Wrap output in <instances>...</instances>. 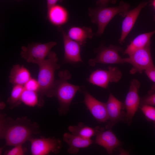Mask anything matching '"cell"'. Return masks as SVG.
<instances>
[{
	"label": "cell",
	"mask_w": 155,
	"mask_h": 155,
	"mask_svg": "<svg viewBox=\"0 0 155 155\" xmlns=\"http://www.w3.org/2000/svg\"><path fill=\"white\" fill-rule=\"evenodd\" d=\"M152 5L155 10V0H153Z\"/></svg>",
	"instance_id": "cell-31"
},
{
	"label": "cell",
	"mask_w": 155,
	"mask_h": 155,
	"mask_svg": "<svg viewBox=\"0 0 155 155\" xmlns=\"http://www.w3.org/2000/svg\"><path fill=\"white\" fill-rule=\"evenodd\" d=\"M147 120L155 123V107L149 105H144L139 107Z\"/></svg>",
	"instance_id": "cell-24"
},
{
	"label": "cell",
	"mask_w": 155,
	"mask_h": 155,
	"mask_svg": "<svg viewBox=\"0 0 155 155\" xmlns=\"http://www.w3.org/2000/svg\"><path fill=\"white\" fill-rule=\"evenodd\" d=\"M78 91L84 94V103L94 119L99 123L108 121V117L106 103L94 98L84 87L81 86Z\"/></svg>",
	"instance_id": "cell-11"
},
{
	"label": "cell",
	"mask_w": 155,
	"mask_h": 155,
	"mask_svg": "<svg viewBox=\"0 0 155 155\" xmlns=\"http://www.w3.org/2000/svg\"><path fill=\"white\" fill-rule=\"evenodd\" d=\"M122 76L121 71L117 67L109 66L107 70H95L87 78V80L93 85L106 89L109 83L118 82Z\"/></svg>",
	"instance_id": "cell-8"
},
{
	"label": "cell",
	"mask_w": 155,
	"mask_h": 155,
	"mask_svg": "<svg viewBox=\"0 0 155 155\" xmlns=\"http://www.w3.org/2000/svg\"><path fill=\"white\" fill-rule=\"evenodd\" d=\"M106 105L108 117V121L105 125L106 129H112L116 124L120 121L127 123L124 103L110 93Z\"/></svg>",
	"instance_id": "cell-10"
},
{
	"label": "cell",
	"mask_w": 155,
	"mask_h": 155,
	"mask_svg": "<svg viewBox=\"0 0 155 155\" xmlns=\"http://www.w3.org/2000/svg\"><path fill=\"white\" fill-rule=\"evenodd\" d=\"M129 7V4L121 1L117 6L89 8L88 15L92 22L98 26V30L94 33V35L101 36L107 25L115 16L118 15L124 18Z\"/></svg>",
	"instance_id": "cell-4"
},
{
	"label": "cell",
	"mask_w": 155,
	"mask_h": 155,
	"mask_svg": "<svg viewBox=\"0 0 155 155\" xmlns=\"http://www.w3.org/2000/svg\"><path fill=\"white\" fill-rule=\"evenodd\" d=\"M30 142V150L33 155H46L51 153H58L62 146L59 139L54 137L33 138L28 140Z\"/></svg>",
	"instance_id": "cell-9"
},
{
	"label": "cell",
	"mask_w": 155,
	"mask_h": 155,
	"mask_svg": "<svg viewBox=\"0 0 155 155\" xmlns=\"http://www.w3.org/2000/svg\"><path fill=\"white\" fill-rule=\"evenodd\" d=\"M63 0H47V10L52 7L56 5L58 2H61Z\"/></svg>",
	"instance_id": "cell-30"
},
{
	"label": "cell",
	"mask_w": 155,
	"mask_h": 155,
	"mask_svg": "<svg viewBox=\"0 0 155 155\" xmlns=\"http://www.w3.org/2000/svg\"><path fill=\"white\" fill-rule=\"evenodd\" d=\"M47 56V59L37 64L39 67L37 81L39 86L38 93L40 106L44 104V96H46L53 88L55 82V72L60 67L57 63L58 58L55 52L51 51Z\"/></svg>",
	"instance_id": "cell-3"
},
{
	"label": "cell",
	"mask_w": 155,
	"mask_h": 155,
	"mask_svg": "<svg viewBox=\"0 0 155 155\" xmlns=\"http://www.w3.org/2000/svg\"><path fill=\"white\" fill-rule=\"evenodd\" d=\"M0 126V138L7 146L23 145L33 134L40 132L38 124L25 117L13 119L1 115Z\"/></svg>",
	"instance_id": "cell-1"
},
{
	"label": "cell",
	"mask_w": 155,
	"mask_h": 155,
	"mask_svg": "<svg viewBox=\"0 0 155 155\" xmlns=\"http://www.w3.org/2000/svg\"><path fill=\"white\" fill-rule=\"evenodd\" d=\"M57 44L55 41L44 43L33 42L29 44L27 46L22 47L20 55L27 62L37 64L45 59L51 49Z\"/></svg>",
	"instance_id": "cell-6"
},
{
	"label": "cell",
	"mask_w": 155,
	"mask_h": 155,
	"mask_svg": "<svg viewBox=\"0 0 155 155\" xmlns=\"http://www.w3.org/2000/svg\"><path fill=\"white\" fill-rule=\"evenodd\" d=\"M67 34L80 45H84L87 39L92 38L94 35L91 28L85 27H72L69 29Z\"/></svg>",
	"instance_id": "cell-20"
},
{
	"label": "cell",
	"mask_w": 155,
	"mask_h": 155,
	"mask_svg": "<svg viewBox=\"0 0 155 155\" xmlns=\"http://www.w3.org/2000/svg\"><path fill=\"white\" fill-rule=\"evenodd\" d=\"M116 1V0H98L96 2V5L98 7H106L109 3H114Z\"/></svg>",
	"instance_id": "cell-29"
},
{
	"label": "cell",
	"mask_w": 155,
	"mask_h": 155,
	"mask_svg": "<svg viewBox=\"0 0 155 155\" xmlns=\"http://www.w3.org/2000/svg\"><path fill=\"white\" fill-rule=\"evenodd\" d=\"M140 83L137 80L133 79L130 83L129 90L124 104L126 110L127 123L130 125L133 118L139 107L140 99L138 90Z\"/></svg>",
	"instance_id": "cell-12"
},
{
	"label": "cell",
	"mask_w": 155,
	"mask_h": 155,
	"mask_svg": "<svg viewBox=\"0 0 155 155\" xmlns=\"http://www.w3.org/2000/svg\"><path fill=\"white\" fill-rule=\"evenodd\" d=\"M126 58V63L132 66L130 71L131 74L143 71L155 66L151 52L150 44L134 52Z\"/></svg>",
	"instance_id": "cell-7"
},
{
	"label": "cell",
	"mask_w": 155,
	"mask_h": 155,
	"mask_svg": "<svg viewBox=\"0 0 155 155\" xmlns=\"http://www.w3.org/2000/svg\"><path fill=\"white\" fill-rule=\"evenodd\" d=\"M154 127H155V123H154Z\"/></svg>",
	"instance_id": "cell-33"
},
{
	"label": "cell",
	"mask_w": 155,
	"mask_h": 155,
	"mask_svg": "<svg viewBox=\"0 0 155 155\" xmlns=\"http://www.w3.org/2000/svg\"><path fill=\"white\" fill-rule=\"evenodd\" d=\"M144 105L155 106V92L148 93L140 98L139 107Z\"/></svg>",
	"instance_id": "cell-25"
},
{
	"label": "cell",
	"mask_w": 155,
	"mask_h": 155,
	"mask_svg": "<svg viewBox=\"0 0 155 155\" xmlns=\"http://www.w3.org/2000/svg\"><path fill=\"white\" fill-rule=\"evenodd\" d=\"M22 102L30 107H34L39 105V98L37 92L24 89L21 97Z\"/></svg>",
	"instance_id": "cell-23"
},
{
	"label": "cell",
	"mask_w": 155,
	"mask_h": 155,
	"mask_svg": "<svg viewBox=\"0 0 155 155\" xmlns=\"http://www.w3.org/2000/svg\"><path fill=\"white\" fill-rule=\"evenodd\" d=\"M95 143L104 148L107 153L112 154L114 150L122 144V142L113 132L111 129L105 130L102 127L96 135Z\"/></svg>",
	"instance_id": "cell-14"
},
{
	"label": "cell",
	"mask_w": 155,
	"mask_h": 155,
	"mask_svg": "<svg viewBox=\"0 0 155 155\" xmlns=\"http://www.w3.org/2000/svg\"><path fill=\"white\" fill-rule=\"evenodd\" d=\"M154 21H155V16H154Z\"/></svg>",
	"instance_id": "cell-32"
},
{
	"label": "cell",
	"mask_w": 155,
	"mask_h": 155,
	"mask_svg": "<svg viewBox=\"0 0 155 155\" xmlns=\"http://www.w3.org/2000/svg\"><path fill=\"white\" fill-rule=\"evenodd\" d=\"M58 31L62 34L64 44V63H75L83 62L80 56V45L71 39L60 26L58 28Z\"/></svg>",
	"instance_id": "cell-13"
},
{
	"label": "cell",
	"mask_w": 155,
	"mask_h": 155,
	"mask_svg": "<svg viewBox=\"0 0 155 155\" xmlns=\"http://www.w3.org/2000/svg\"><path fill=\"white\" fill-rule=\"evenodd\" d=\"M25 89L38 92L39 86L37 80L31 78L24 85Z\"/></svg>",
	"instance_id": "cell-28"
},
{
	"label": "cell",
	"mask_w": 155,
	"mask_h": 155,
	"mask_svg": "<svg viewBox=\"0 0 155 155\" xmlns=\"http://www.w3.org/2000/svg\"><path fill=\"white\" fill-rule=\"evenodd\" d=\"M101 128L99 126L92 127L85 125L83 123L79 122L78 125L69 126L68 129L73 135L85 139H91L96 135Z\"/></svg>",
	"instance_id": "cell-21"
},
{
	"label": "cell",
	"mask_w": 155,
	"mask_h": 155,
	"mask_svg": "<svg viewBox=\"0 0 155 155\" xmlns=\"http://www.w3.org/2000/svg\"><path fill=\"white\" fill-rule=\"evenodd\" d=\"M63 140L69 146L67 152L73 154H77L80 149L88 147L94 142L91 139L84 138L68 133H64Z\"/></svg>",
	"instance_id": "cell-16"
},
{
	"label": "cell",
	"mask_w": 155,
	"mask_h": 155,
	"mask_svg": "<svg viewBox=\"0 0 155 155\" xmlns=\"http://www.w3.org/2000/svg\"><path fill=\"white\" fill-rule=\"evenodd\" d=\"M155 34V30L139 35L132 40L124 51V55H129L134 52L150 44L151 38Z\"/></svg>",
	"instance_id": "cell-18"
},
{
	"label": "cell",
	"mask_w": 155,
	"mask_h": 155,
	"mask_svg": "<svg viewBox=\"0 0 155 155\" xmlns=\"http://www.w3.org/2000/svg\"><path fill=\"white\" fill-rule=\"evenodd\" d=\"M47 17L52 24L59 26L67 22L68 13L65 8L56 4L47 10Z\"/></svg>",
	"instance_id": "cell-19"
},
{
	"label": "cell",
	"mask_w": 155,
	"mask_h": 155,
	"mask_svg": "<svg viewBox=\"0 0 155 155\" xmlns=\"http://www.w3.org/2000/svg\"><path fill=\"white\" fill-rule=\"evenodd\" d=\"M144 72L149 78L153 83L151 89L148 93L155 92V66L149 68Z\"/></svg>",
	"instance_id": "cell-26"
},
{
	"label": "cell",
	"mask_w": 155,
	"mask_h": 155,
	"mask_svg": "<svg viewBox=\"0 0 155 155\" xmlns=\"http://www.w3.org/2000/svg\"><path fill=\"white\" fill-rule=\"evenodd\" d=\"M123 49L121 47L112 44L108 46L102 44L94 50L96 57L89 60L88 63L92 67L98 63L104 64H119L126 63V58H123L119 53Z\"/></svg>",
	"instance_id": "cell-5"
},
{
	"label": "cell",
	"mask_w": 155,
	"mask_h": 155,
	"mask_svg": "<svg viewBox=\"0 0 155 155\" xmlns=\"http://www.w3.org/2000/svg\"><path fill=\"white\" fill-rule=\"evenodd\" d=\"M24 89V87L23 85H13L10 96L7 101L11 108H13L22 103L21 97Z\"/></svg>",
	"instance_id": "cell-22"
},
{
	"label": "cell",
	"mask_w": 155,
	"mask_h": 155,
	"mask_svg": "<svg viewBox=\"0 0 155 155\" xmlns=\"http://www.w3.org/2000/svg\"><path fill=\"white\" fill-rule=\"evenodd\" d=\"M147 2L140 3L134 8L128 10L122 24L121 33L119 43L122 44L133 27L142 10L146 5Z\"/></svg>",
	"instance_id": "cell-15"
},
{
	"label": "cell",
	"mask_w": 155,
	"mask_h": 155,
	"mask_svg": "<svg viewBox=\"0 0 155 155\" xmlns=\"http://www.w3.org/2000/svg\"><path fill=\"white\" fill-rule=\"evenodd\" d=\"M11 150L6 151L5 154L7 155H23L25 154V150L22 145L14 146Z\"/></svg>",
	"instance_id": "cell-27"
},
{
	"label": "cell",
	"mask_w": 155,
	"mask_h": 155,
	"mask_svg": "<svg viewBox=\"0 0 155 155\" xmlns=\"http://www.w3.org/2000/svg\"><path fill=\"white\" fill-rule=\"evenodd\" d=\"M29 71L19 64L13 65L9 76V82L13 85H24L31 78Z\"/></svg>",
	"instance_id": "cell-17"
},
{
	"label": "cell",
	"mask_w": 155,
	"mask_h": 155,
	"mask_svg": "<svg viewBox=\"0 0 155 155\" xmlns=\"http://www.w3.org/2000/svg\"><path fill=\"white\" fill-rule=\"evenodd\" d=\"M58 76L59 79L55 80L53 88L46 96L56 97L59 104L58 109L59 114L66 115L69 111L71 103L81 86L71 84L67 82L71 75L67 70L60 71Z\"/></svg>",
	"instance_id": "cell-2"
}]
</instances>
